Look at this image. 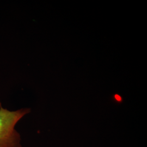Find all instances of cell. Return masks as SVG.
I'll use <instances>...</instances> for the list:
<instances>
[{"instance_id": "1", "label": "cell", "mask_w": 147, "mask_h": 147, "mask_svg": "<svg viewBox=\"0 0 147 147\" xmlns=\"http://www.w3.org/2000/svg\"><path fill=\"white\" fill-rule=\"evenodd\" d=\"M31 112L30 109L11 111L0 104V147H22L21 136L15 129L18 122Z\"/></svg>"}]
</instances>
